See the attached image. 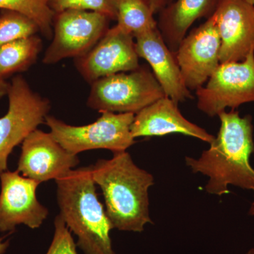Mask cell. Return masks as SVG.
Returning <instances> with one entry per match:
<instances>
[{
  "instance_id": "1",
  "label": "cell",
  "mask_w": 254,
  "mask_h": 254,
  "mask_svg": "<svg viewBox=\"0 0 254 254\" xmlns=\"http://www.w3.org/2000/svg\"><path fill=\"white\" fill-rule=\"evenodd\" d=\"M218 117L220 129L210 148L198 159L186 157L187 165L193 173L208 177L205 190L210 194H226L230 185L254 191V169L250 162L254 152L252 116L242 118L232 110Z\"/></svg>"
},
{
  "instance_id": "2",
  "label": "cell",
  "mask_w": 254,
  "mask_h": 254,
  "mask_svg": "<svg viewBox=\"0 0 254 254\" xmlns=\"http://www.w3.org/2000/svg\"><path fill=\"white\" fill-rule=\"evenodd\" d=\"M93 180L103 191L105 212L113 228L142 232L153 223L149 215L148 190L154 177L133 163L126 151L113 153L91 165Z\"/></svg>"
},
{
  "instance_id": "3",
  "label": "cell",
  "mask_w": 254,
  "mask_h": 254,
  "mask_svg": "<svg viewBox=\"0 0 254 254\" xmlns=\"http://www.w3.org/2000/svg\"><path fill=\"white\" fill-rule=\"evenodd\" d=\"M55 182L60 215L77 237V247L84 254H117L110 236L114 228L98 200L92 167L71 170Z\"/></svg>"
},
{
  "instance_id": "4",
  "label": "cell",
  "mask_w": 254,
  "mask_h": 254,
  "mask_svg": "<svg viewBox=\"0 0 254 254\" xmlns=\"http://www.w3.org/2000/svg\"><path fill=\"white\" fill-rule=\"evenodd\" d=\"M134 117L133 113L105 112L95 123L76 127L48 115L45 124L55 141L71 154L95 149L116 153L126 151L136 143L131 131Z\"/></svg>"
},
{
  "instance_id": "5",
  "label": "cell",
  "mask_w": 254,
  "mask_h": 254,
  "mask_svg": "<svg viewBox=\"0 0 254 254\" xmlns=\"http://www.w3.org/2000/svg\"><path fill=\"white\" fill-rule=\"evenodd\" d=\"M165 96L153 73L148 67L139 66L93 82L87 105L100 113L136 115Z\"/></svg>"
},
{
  "instance_id": "6",
  "label": "cell",
  "mask_w": 254,
  "mask_h": 254,
  "mask_svg": "<svg viewBox=\"0 0 254 254\" xmlns=\"http://www.w3.org/2000/svg\"><path fill=\"white\" fill-rule=\"evenodd\" d=\"M7 113L0 118V174L7 170V160L15 147L45 123L51 105L33 91L21 75L13 78L7 93Z\"/></svg>"
},
{
  "instance_id": "7",
  "label": "cell",
  "mask_w": 254,
  "mask_h": 254,
  "mask_svg": "<svg viewBox=\"0 0 254 254\" xmlns=\"http://www.w3.org/2000/svg\"><path fill=\"white\" fill-rule=\"evenodd\" d=\"M196 96L198 110L210 117L254 102V51L243 61L220 63Z\"/></svg>"
},
{
  "instance_id": "8",
  "label": "cell",
  "mask_w": 254,
  "mask_h": 254,
  "mask_svg": "<svg viewBox=\"0 0 254 254\" xmlns=\"http://www.w3.org/2000/svg\"><path fill=\"white\" fill-rule=\"evenodd\" d=\"M58 14L53 41L43 57L46 64L83 57L109 29L110 18L100 13L66 10Z\"/></svg>"
},
{
  "instance_id": "9",
  "label": "cell",
  "mask_w": 254,
  "mask_h": 254,
  "mask_svg": "<svg viewBox=\"0 0 254 254\" xmlns=\"http://www.w3.org/2000/svg\"><path fill=\"white\" fill-rule=\"evenodd\" d=\"M220 38L213 15L185 36L175 53L185 85L199 89L220 65Z\"/></svg>"
},
{
  "instance_id": "10",
  "label": "cell",
  "mask_w": 254,
  "mask_h": 254,
  "mask_svg": "<svg viewBox=\"0 0 254 254\" xmlns=\"http://www.w3.org/2000/svg\"><path fill=\"white\" fill-rule=\"evenodd\" d=\"M0 232H13L18 225L39 228L48 210L36 197L39 182L23 177L16 170L0 174Z\"/></svg>"
},
{
  "instance_id": "11",
  "label": "cell",
  "mask_w": 254,
  "mask_h": 254,
  "mask_svg": "<svg viewBox=\"0 0 254 254\" xmlns=\"http://www.w3.org/2000/svg\"><path fill=\"white\" fill-rule=\"evenodd\" d=\"M133 36L118 26L109 28L86 55L76 58V67L85 80L99 78L139 67Z\"/></svg>"
},
{
  "instance_id": "12",
  "label": "cell",
  "mask_w": 254,
  "mask_h": 254,
  "mask_svg": "<svg viewBox=\"0 0 254 254\" xmlns=\"http://www.w3.org/2000/svg\"><path fill=\"white\" fill-rule=\"evenodd\" d=\"M79 163L77 155L66 151L50 133L37 128L23 141L17 170L41 184L62 178Z\"/></svg>"
},
{
  "instance_id": "13",
  "label": "cell",
  "mask_w": 254,
  "mask_h": 254,
  "mask_svg": "<svg viewBox=\"0 0 254 254\" xmlns=\"http://www.w3.org/2000/svg\"><path fill=\"white\" fill-rule=\"evenodd\" d=\"M220 38V63L242 62L254 51V6L221 0L213 14Z\"/></svg>"
},
{
  "instance_id": "14",
  "label": "cell",
  "mask_w": 254,
  "mask_h": 254,
  "mask_svg": "<svg viewBox=\"0 0 254 254\" xmlns=\"http://www.w3.org/2000/svg\"><path fill=\"white\" fill-rule=\"evenodd\" d=\"M135 39L137 55L149 64L165 96L177 104L193 98L184 81L175 53L167 46L158 28Z\"/></svg>"
},
{
  "instance_id": "15",
  "label": "cell",
  "mask_w": 254,
  "mask_h": 254,
  "mask_svg": "<svg viewBox=\"0 0 254 254\" xmlns=\"http://www.w3.org/2000/svg\"><path fill=\"white\" fill-rule=\"evenodd\" d=\"M177 103L165 96L135 115L131 131L133 138L163 136L173 133L195 137L210 144L215 136L182 115Z\"/></svg>"
},
{
  "instance_id": "16",
  "label": "cell",
  "mask_w": 254,
  "mask_h": 254,
  "mask_svg": "<svg viewBox=\"0 0 254 254\" xmlns=\"http://www.w3.org/2000/svg\"><path fill=\"white\" fill-rule=\"evenodd\" d=\"M221 0H177L163 9L158 28L167 46L174 53L198 18L210 17Z\"/></svg>"
},
{
  "instance_id": "17",
  "label": "cell",
  "mask_w": 254,
  "mask_h": 254,
  "mask_svg": "<svg viewBox=\"0 0 254 254\" xmlns=\"http://www.w3.org/2000/svg\"><path fill=\"white\" fill-rule=\"evenodd\" d=\"M41 48V38L36 36L0 46V79L27 70L36 61Z\"/></svg>"
},
{
  "instance_id": "18",
  "label": "cell",
  "mask_w": 254,
  "mask_h": 254,
  "mask_svg": "<svg viewBox=\"0 0 254 254\" xmlns=\"http://www.w3.org/2000/svg\"><path fill=\"white\" fill-rule=\"evenodd\" d=\"M119 28L133 38L158 28L154 11L146 0H116Z\"/></svg>"
},
{
  "instance_id": "19",
  "label": "cell",
  "mask_w": 254,
  "mask_h": 254,
  "mask_svg": "<svg viewBox=\"0 0 254 254\" xmlns=\"http://www.w3.org/2000/svg\"><path fill=\"white\" fill-rule=\"evenodd\" d=\"M51 0H0V9L14 11L31 19L48 38L53 35L55 12L50 6Z\"/></svg>"
},
{
  "instance_id": "20",
  "label": "cell",
  "mask_w": 254,
  "mask_h": 254,
  "mask_svg": "<svg viewBox=\"0 0 254 254\" xmlns=\"http://www.w3.org/2000/svg\"><path fill=\"white\" fill-rule=\"evenodd\" d=\"M38 31L36 23L24 15L7 11L0 16V46L35 36Z\"/></svg>"
},
{
  "instance_id": "21",
  "label": "cell",
  "mask_w": 254,
  "mask_h": 254,
  "mask_svg": "<svg viewBox=\"0 0 254 254\" xmlns=\"http://www.w3.org/2000/svg\"><path fill=\"white\" fill-rule=\"evenodd\" d=\"M50 6L55 13L66 10L93 11L117 19L116 0H51Z\"/></svg>"
},
{
  "instance_id": "22",
  "label": "cell",
  "mask_w": 254,
  "mask_h": 254,
  "mask_svg": "<svg viewBox=\"0 0 254 254\" xmlns=\"http://www.w3.org/2000/svg\"><path fill=\"white\" fill-rule=\"evenodd\" d=\"M54 225V237L46 254H78L77 245L61 215H57Z\"/></svg>"
},
{
  "instance_id": "23",
  "label": "cell",
  "mask_w": 254,
  "mask_h": 254,
  "mask_svg": "<svg viewBox=\"0 0 254 254\" xmlns=\"http://www.w3.org/2000/svg\"><path fill=\"white\" fill-rule=\"evenodd\" d=\"M154 13L163 9L168 0H146Z\"/></svg>"
},
{
  "instance_id": "24",
  "label": "cell",
  "mask_w": 254,
  "mask_h": 254,
  "mask_svg": "<svg viewBox=\"0 0 254 254\" xmlns=\"http://www.w3.org/2000/svg\"><path fill=\"white\" fill-rule=\"evenodd\" d=\"M10 83L6 81V79H0V100L7 95L9 91Z\"/></svg>"
},
{
  "instance_id": "25",
  "label": "cell",
  "mask_w": 254,
  "mask_h": 254,
  "mask_svg": "<svg viewBox=\"0 0 254 254\" xmlns=\"http://www.w3.org/2000/svg\"><path fill=\"white\" fill-rule=\"evenodd\" d=\"M9 246V241H4V239L0 238V254H4L7 250Z\"/></svg>"
},
{
  "instance_id": "26",
  "label": "cell",
  "mask_w": 254,
  "mask_h": 254,
  "mask_svg": "<svg viewBox=\"0 0 254 254\" xmlns=\"http://www.w3.org/2000/svg\"><path fill=\"white\" fill-rule=\"evenodd\" d=\"M250 214L251 215H254V203L251 206L250 210Z\"/></svg>"
},
{
  "instance_id": "27",
  "label": "cell",
  "mask_w": 254,
  "mask_h": 254,
  "mask_svg": "<svg viewBox=\"0 0 254 254\" xmlns=\"http://www.w3.org/2000/svg\"><path fill=\"white\" fill-rule=\"evenodd\" d=\"M247 2L250 3V4L254 5V0H245Z\"/></svg>"
},
{
  "instance_id": "28",
  "label": "cell",
  "mask_w": 254,
  "mask_h": 254,
  "mask_svg": "<svg viewBox=\"0 0 254 254\" xmlns=\"http://www.w3.org/2000/svg\"><path fill=\"white\" fill-rule=\"evenodd\" d=\"M247 254H254V249H252V250L249 251Z\"/></svg>"
}]
</instances>
